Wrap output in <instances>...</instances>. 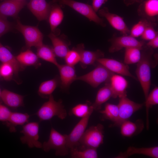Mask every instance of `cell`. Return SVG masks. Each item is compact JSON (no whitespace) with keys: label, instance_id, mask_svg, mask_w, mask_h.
<instances>
[{"label":"cell","instance_id":"obj_27","mask_svg":"<svg viewBox=\"0 0 158 158\" xmlns=\"http://www.w3.org/2000/svg\"><path fill=\"white\" fill-rule=\"evenodd\" d=\"M30 115L27 113L11 112L8 120L6 122L11 132L16 131V127L18 125H23L27 123Z\"/></svg>","mask_w":158,"mask_h":158},{"label":"cell","instance_id":"obj_15","mask_svg":"<svg viewBox=\"0 0 158 158\" xmlns=\"http://www.w3.org/2000/svg\"><path fill=\"white\" fill-rule=\"evenodd\" d=\"M74 48L79 53L80 57V64L83 68H86L88 66L93 64L97 59L103 58L104 53L99 50L95 51L85 49L83 44H80Z\"/></svg>","mask_w":158,"mask_h":158},{"label":"cell","instance_id":"obj_29","mask_svg":"<svg viewBox=\"0 0 158 158\" xmlns=\"http://www.w3.org/2000/svg\"><path fill=\"white\" fill-rule=\"evenodd\" d=\"M37 55L39 58L54 64L56 67L59 65L53 49L48 45L43 44L37 48Z\"/></svg>","mask_w":158,"mask_h":158},{"label":"cell","instance_id":"obj_39","mask_svg":"<svg viewBox=\"0 0 158 158\" xmlns=\"http://www.w3.org/2000/svg\"><path fill=\"white\" fill-rule=\"evenodd\" d=\"M158 35V32L154 30L153 25H150L146 28L141 37L143 40L149 41Z\"/></svg>","mask_w":158,"mask_h":158},{"label":"cell","instance_id":"obj_28","mask_svg":"<svg viewBox=\"0 0 158 158\" xmlns=\"http://www.w3.org/2000/svg\"><path fill=\"white\" fill-rule=\"evenodd\" d=\"M63 18V11L59 5H55L51 6L48 18L51 29L52 32H54L60 24Z\"/></svg>","mask_w":158,"mask_h":158},{"label":"cell","instance_id":"obj_48","mask_svg":"<svg viewBox=\"0 0 158 158\" xmlns=\"http://www.w3.org/2000/svg\"></svg>","mask_w":158,"mask_h":158},{"label":"cell","instance_id":"obj_17","mask_svg":"<svg viewBox=\"0 0 158 158\" xmlns=\"http://www.w3.org/2000/svg\"><path fill=\"white\" fill-rule=\"evenodd\" d=\"M139 15L152 22L158 15V0H145L142 1L138 9Z\"/></svg>","mask_w":158,"mask_h":158},{"label":"cell","instance_id":"obj_32","mask_svg":"<svg viewBox=\"0 0 158 158\" xmlns=\"http://www.w3.org/2000/svg\"><path fill=\"white\" fill-rule=\"evenodd\" d=\"M137 47H131L125 48L124 62L127 65L137 63L140 59L141 49Z\"/></svg>","mask_w":158,"mask_h":158},{"label":"cell","instance_id":"obj_6","mask_svg":"<svg viewBox=\"0 0 158 158\" xmlns=\"http://www.w3.org/2000/svg\"><path fill=\"white\" fill-rule=\"evenodd\" d=\"M117 105L118 109V116L117 121L111 126H120L123 122L129 120L135 112L141 109L143 104L135 102L127 97V96L119 97Z\"/></svg>","mask_w":158,"mask_h":158},{"label":"cell","instance_id":"obj_43","mask_svg":"<svg viewBox=\"0 0 158 158\" xmlns=\"http://www.w3.org/2000/svg\"><path fill=\"white\" fill-rule=\"evenodd\" d=\"M146 46L147 47L156 48L158 47V35L155 37L150 40L147 43Z\"/></svg>","mask_w":158,"mask_h":158},{"label":"cell","instance_id":"obj_30","mask_svg":"<svg viewBox=\"0 0 158 158\" xmlns=\"http://www.w3.org/2000/svg\"><path fill=\"white\" fill-rule=\"evenodd\" d=\"M58 79L55 78L42 82L38 89V94L42 97L48 98L57 87Z\"/></svg>","mask_w":158,"mask_h":158},{"label":"cell","instance_id":"obj_26","mask_svg":"<svg viewBox=\"0 0 158 158\" xmlns=\"http://www.w3.org/2000/svg\"><path fill=\"white\" fill-rule=\"evenodd\" d=\"M16 59L22 67L29 66H38L40 65L38 57L32 51L28 49L20 53Z\"/></svg>","mask_w":158,"mask_h":158},{"label":"cell","instance_id":"obj_41","mask_svg":"<svg viewBox=\"0 0 158 158\" xmlns=\"http://www.w3.org/2000/svg\"><path fill=\"white\" fill-rule=\"evenodd\" d=\"M11 112L7 107L0 103V121L6 122Z\"/></svg>","mask_w":158,"mask_h":158},{"label":"cell","instance_id":"obj_7","mask_svg":"<svg viewBox=\"0 0 158 158\" xmlns=\"http://www.w3.org/2000/svg\"><path fill=\"white\" fill-rule=\"evenodd\" d=\"M60 4L67 5L92 21L103 27L106 24L103 20L97 14L92 6L73 0H54Z\"/></svg>","mask_w":158,"mask_h":158},{"label":"cell","instance_id":"obj_24","mask_svg":"<svg viewBox=\"0 0 158 158\" xmlns=\"http://www.w3.org/2000/svg\"><path fill=\"white\" fill-rule=\"evenodd\" d=\"M24 97L23 96L6 89L1 92V95L2 101L5 104L14 108L23 105Z\"/></svg>","mask_w":158,"mask_h":158},{"label":"cell","instance_id":"obj_1","mask_svg":"<svg viewBox=\"0 0 158 158\" xmlns=\"http://www.w3.org/2000/svg\"><path fill=\"white\" fill-rule=\"evenodd\" d=\"M151 48L147 46L143 47L141 58L137 63L135 71L137 79L140 83L145 99L149 93L151 84V68L153 63L152 58L153 51Z\"/></svg>","mask_w":158,"mask_h":158},{"label":"cell","instance_id":"obj_44","mask_svg":"<svg viewBox=\"0 0 158 158\" xmlns=\"http://www.w3.org/2000/svg\"><path fill=\"white\" fill-rule=\"evenodd\" d=\"M143 0H123L124 4L127 6L133 4L136 2H142Z\"/></svg>","mask_w":158,"mask_h":158},{"label":"cell","instance_id":"obj_23","mask_svg":"<svg viewBox=\"0 0 158 158\" xmlns=\"http://www.w3.org/2000/svg\"><path fill=\"white\" fill-rule=\"evenodd\" d=\"M51 41L52 49L56 56L61 58H64L67 53L69 50L68 46L69 44L63 39L56 36L52 32L48 35Z\"/></svg>","mask_w":158,"mask_h":158},{"label":"cell","instance_id":"obj_19","mask_svg":"<svg viewBox=\"0 0 158 158\" xmlns=\"http://www.w3.org/2000/svg\"><path fill=\"white\" fill-rule=\"evenodd\" d=\"M109 83L113 92L112 97L116 98L127 96L126 89L128 83L123 77L114 74L111 77Z\"/></svg>","mask_w":158,"mask_h":158},{"label":"cell","instance_id":"obj_25","mask_svg":"<svg viewBox=\"0 0 158 158\" xmlns=\"http://www.w3.org/2000/svg\"><path fill=\"white\" fill-rule=\"evenodd\" d=\"M113 92L109 82L98 91L94 103L92 104L94 110H98L101 109L102 105L112 97Z\"/></svg>","mask_w":158,"mask_h":158},{"label":"cell","instance_id":"obj_14","mask_svg":"<svg viewBox=\"0 0 158 158\" xmlns=\"http://www.w3.org/2000/svg\"><path fill=\"white\" fill-rule=\"evenodd\" d=\"M25 0H5L0 3V17H16L26 5Z\"/></svg>","mask_w":158,"mask_h":158},{"label":"cell","instance_id":"obj_46","mask_svg":"<svg viewBox=\"0 0 158 158\" xmlns=\"http://www.w3.org/2000/svg\"><path fill=\"white\" fill-rule=\"evenodd\" d=\"M1 77V75L0 73V78Z\"/></svg>","mask_w":158,"mask_h":158},{"label":"cell","instance_id":"obj_34","mask_svg":"<svg viewBox=\"0 0 158 158\" xmlns=\"http://www.w3.org/2000/svg\"><path fill=\"white\" fill-rule=\"evenodd\" d=\"M104 119L110 120L114 123L117 120L118 116V109L117 105L107 103L104 109L99 111Z\"/></svg>","mask_w":158,"mask_h":158},{"label":"cell","instance_id":"obj_47","mask_svg":"<svg viewBox=\"0 0 158 158\" xmlns=\"http://www.w3.org/2000/svg\"></svg>","mask_w":158,"mask_h":158},{"label":"cell","instance_id":"obj_42","mask_svg":"<svg viewBox=\"0 0 158 158\" xmlns=\"http://www.w3.org/2000/svg\"><path fill=\"white\" fill-rule=\"evenodd\" d=\"M108 0H92V6L94 11L96 12Z\"/></svg>","mask_w":158,"mask_h":158},{"label":"cell","instance_id":"obj_31","mask_svg":"<svg viewBox=\"0 0 158 158\" xmlns=\"http://www.w3.org/2000/svg\"><path fill=\"white\" fill-rule=\"evenodd\" d=\"M71 157L73 158H97L98 157L96 149L76 147L69 150Z\"/></svg>","mask_w":158,"mask_h":158},{"label":"cell","instance_id":"obj_37","mask_svg":"<svg viewBox=\"0 0 158 158\" xmlns=\"http://www.w3.org/2000/svg\"><path fill=\"white\" fill-rule=\"evenodd\" d=\"M0 73L1 77L6 80H10L13 79L14 74V69L10 64L2 63L0 65Z\"/></svg>","mask_w":158,"mask_h":158},{"label":"cell","instance_id":"obj_16","mask_svg":"<svg viewBox=\"0 0 158 158\" xmlns=\"http://www.w3.org/2000/svg\"><path fill=\"white\" fill-rule=\"evenodd\" d=\"M27 6L38 20L48 18L51 6L45 0H30Z\"/></svg>","mask_w":158,"mask_h":158},{"label":"cell","instance_id":"obj_21","mask_svg":"<svg viewBox=\"0 0 158 158\" xmlns=\"http://www.w3.org/2000/svg\"><path fill=\"white\" fill-rule=\"evenodd\" d=\"M120 127L121 135L130 137L140 133L144 129V125L142 120L138 119L134 122L129 120L123 122Z\"/></svg>","mask_w":158,"mask_h":158},{"label":"cell","instance_id":"obj_12","mask_svg":"<svg viewBox=\"0 0 158 158\" xmlns=\"http://www.w3.org/2000/svg\"><path fill=\"white\" fill-rule=\"evenodd\" d=\"M99 15L105 18L110 24L123 35H128L130 30L123 18L116 14L109 12L108 8L104 7L98 11Z\"/></svg>","mask_w":158,"mask_h":158},{"label":"cell","instance_id":"obj_18","mask_svg":"<svg viewBox=\"0 0 158 158\" xmlns=\"http://www.w3.org/2000/svg\"><path fill=\"white\" fill-rule=\"evenodd\" d=\"M57 67L59 73L61 87L63 89H67L73 82L76 80L77 77L74 66L59 64Z\"/></svg>","mask_w":158,"mask_h":158},{"label":"cell","instance_id":"obj_40","mask_svg":"<svg viewBox=\"0 0 158 158\" xmlns=\"http://www.w3.org/2000/svg\"><path fill=\"white\" fill-rule=\"evenodd\" d=\"M12 27L11 23L6 18L0 17V37L10 31Z\"/></svg>","mask_w":158,"mask_h":158},{"label":"cell","instance_id":"obj_9","mask_svg":"<svg viewBox=\"0 0 158 158\" xmlns=\"http://www.w3.org/2000/svg\"><path fill=\"white\" fill-rule=\"evenodd\" d=\"M39 127L37 122H29L23 125L20 132L23 134L20 138L21 142L27 144L30 148H42V144L39 140Z\"/></svg>","mask_w":158,"mask_h":158},{"label":"cell","instance_id":"obj_2","mask_svg":"<svg viewBox=\"0 0 158 158\" xmlns=\"http://www.w3.org/2000/svg\"><path fill=\"white\" fill-rule=\"evenodd\" d=\"M48 98V100L43 104L36 113L40 120H49L55 116L61 120L65 119L67 113L62 101H56L52 94Z\"/></svg>","mask_w":158,"mask_h":158},{"label":"cell","instance_id":"obj_45","mask_svg":"<svg viewBox=\"0 0 158 158\" xmlns=\"http://www.w3.org/2000/svg\"><path fill=\"white\" fill-rule=\"evenodd\" d=\"M1 90L0 89V97H1Z\"/></svg>","mask_w":158,"mask_h":158},{"label":"cell","instance_id":"obj_36","mask_svg":"<svg viewBox=\"0 0 158 158\" xmlns=\"http://www.w3.org/2000/svg\"><path fill=\"white\" fill-rule=\"evenodd\" d=\"M154 25L152 22L142 18L133 26L130 31V35L135 38L141 36L148 26Z\"/></svg>","mask_w":158,"mask_h":158},{"label":"cell","instance_id":"obj_33","mask_svg":"<svg viewBox=\"0 0 158 158\" xmlns=\"http://www.w3.org/2000/svg\"><path fill=\"white\" fill-rule=\"evenodd\" d=\"M94 110L90 103L87 101L84 103L78 104L73 107L70 112V114L80 118H83Z\"/></svg>","mask_w":158,"mask_h":158},{"label":"cell","instance_id":"obj_8","mask_svg":"<svg viewBox=\"0 0 158 158\" xmlns=\"http://www.w3.org/2000/svg\"><path fill=\"white\" fill-rule=\"evenodd\" d=\"M15 27L23 36L27 47L37 48L43 44V34L37 27L24 25L18 20L17 21Z\"/></svg>","mask_w":158,"mask_h":158},{"label":"cell","instance_id":"obj_35","mask_svg":"<svg viewBox=\"0 0 158 158\" xmlns=\"http://www.w3.org/2000/svg\"><path fill=\"white\" fill-rule=\"evenodd\" d=\"M158 104V87H155L149 93L145 99V105L146 107V128H149V112L150 109L153 106Z\"/></svg>","mask_w":158,"mask_h":158},{"label":"cell","instance_id":"obj_3","mask_svg":"<svg viewBox=\"0 0 158 158\" xmlns=\"http://www.w3.org/2000/svg\"><path fill=\"white\" fill-rule=\"evenodd\" d=\"M42 148L46 152L53 150L57 156H65L69 152L67 146V135L62 134L53 127L51 128L48 141L42 144Z\"/></svg>","mask_w":158,"mask_h":158},{"label":"cell","instance_id":"obj_4","mask_svg":"<svg viewBox=\"0 0 158 158\" xmlns=\"http://www.w3.org/2000/svg\"><path fill=\"white\" fill-rule=\"evenodd\" d=\"M104 127L101 124L86 130L79 141L80 148L97 149L103 143Z\"/></svg>","mask_w":158,"mask_h":158},{"label":"cell","instance_id":"obj_13","mask_svg":"<svg viewBox=\"0 0 158 158\" xmlns=\"http://www.w3.org/2000/svg\"><path fill=\"white\" fill-rule=\"evenodd\" d=\"M97 61L114 73L129 77L136 80H138L130 73L128 66L125 63L115 59L103 57L97 59Z\"/></svg>","mask_w":158,"mask_h":158},{"label":"cell","instance_id":"obj_5","mask_svg":"<svg viewBox=\"0 0 158 158\" xmlns=\"http://www.w3.org/2000/svg\"><path fill=\"white\" fill-rule=\"evenodd\" d=\"M114 74L99 63L91 71L81 76H77L76 80L83 81L93 87L96 88L102 83L109 82L111 77Z\"/></svg>","mask_w":158,"mask_h":158},{"label":"cell","instance_id":"obj_11","mask_svg":"<svg viewBox=\"0 0 158 158\" xmlns=\"http://www.w3.org/2000/svg\"><path fill=\"white\" fill-rule=\"evenodd\" d=\"M92 114L90 113L81 118L69 134L67 135V146L69 150L79 146V141L86 130Z\"/></svg>","mask_w":158,"mask_h":158},{"label":"cell","instance_id":"obj_38","mask_svg":"<svg viewBox=\"0 0 158 158\" xmlns=\"http://www.w3.org/2000/svg\"><path fill=\"white\" fill-rule=\"evenodd\" d=\"M64 59L66 64L74 66L80 62V57L78 51L73 48L68 51Z\"/></svg>","mask_w":158,"mask_h":158},{"label":"cell","instance_id":"obj_22","mask_svg":"<svg viewBox=\"0 0 158 158\" xmlns=\"http://www.w3.org/2000/svg\"><path fill=\"white\" fill-rule=\"evenodd\" d=\"M0 61L11 65L14 70V75L17 76L19 72L24 69L11 51L0 42Z\"/></svg>","mask_w":158,"mask_h":158},{"label":"cell","instance_id":"obj_10","mask_svg":"<svg viewBox=\"0 0 158 158\" xmlns=\"http://www.w3.org/2000/svg\"><path fill=\"white\" fill-rule=\"evenodd\" d=\"M110 41L111 46L109 51L111 53L119 51L123 48L137 47L142 48L144 45L143 41H139L130 35H123L121 36L115 37Z\"/></svg>","mask_w":158,"mask_h":158},{"label":"cell","instance_id":"obj_20","mask_svg":"<svg viewBox=\"0 0 158 158\" xmlns=\"http://www.w3.org/2000/svg\"><path fill=\"white\" fill-rule=\"evenodd\" d=\"M135 154H142L153 158H158V147L156 146L148 147H136L130 146L124 152H120L115 157L126 158Z\"/></svg>","mask_w":158,"mask_h":158}]
</instances>
